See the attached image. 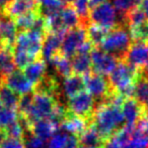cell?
<instances>
[{"instance_id": "obj_1", "label": "cell", "mask_w": 148, "mask_h": 148, "mask_svg": "<svg viewBox=\"0 0 148 148\" xmlns=\"http://www.w3.org/2000/svg\"><path fill=\"white\" fill-rule=\"evenodd\" d=\"M90 124L94 126L99 136L106 142L125 126L122 107L110 102L97 103Z\"/></svg>"}, {"instance_id": "obj_2", "label": "cell", "mask_w": 148, "mask_h": 148, "mask_svg": "<svg viewBox=\"0 0 148 148\" xmlns=\"http://www.w3.org/2000/svg\"><path fill=\"white\" fill-rule=\"evenodd\" d=\"M88 20L91 24L111 30L117 26H127L125 17H118V11L110 0H105L89 9Z\"/></svg>"}, {"instance_id": "obj_3", "label": "cell", "mask_w": 148, "mask_h": 148, "mask_svg": "<svg viewBox=\"0 0 148 148\" xmlns=\"http://www.w3.org/2000/svg\"><path fill=\"white\" fill-rule=\"evenodd\" d=\"M131 43L132 38L127 30V26H117L109 30L101 43V49L119 60H123Z\"/></svg>"}, {"instance_id": "obj_4", "label": "cell", "mask_w": 148, "mask_h": 148, "mask_svg": "<svg viewBox=\"0 0 148 148\" xmlns=\"http://www.w3.org/2000/svg\"><path fill=\"white\" fill-rule=\"evenodd\" d=\"M58 103H62V102H59L57 99L48 94L42 93V92H34L32 108L28 115L24 118L28 121L31 126L39 120L49 119L55 111Z\"/></svg>"}, {"instance_id": "obj_5", "label": "cell", "mask_w": 148, "mask_h": 148, "mask_svg": "<svg viewBox=\"0 0 148 148\" xmlns=\"http://www.w3.org/2000/svg\"><path fill=\"white\" fill-rule=\"evenodd\" d=\"M139 77V69L130 66L124 60H119L116 68L109 75L110 85L115 92H120L129 86L136 84Z\"/></svg>"}, {"instance_id": "obj_6", "label": "cell", "mask_w": 148, "mask_h": 148, "mask_svg": "<svg viewBox=\"0 0 148 148\" xmlns=\"http://www.w3.org/2000/svg\"><path fill=\"white\" fill-rule=\"evenodd\" d=\"M66 108L71 114L85 119L90 123L95 109V100L88 92L82 91L68 99Z\"/></svg>"}, {"instance_id": "obj_7", "label": "cell", "mask_w": 148, "mask_h": 148, "mask_svg": "<svg viewBox=\"0 0 148 148\" xmlns=\"http://www.w3.org/2000/svg\"><path fill=\"white\" fill-rule=\"evenodd\" d=\"M83 81L87 92L92 96L93 99L97 100L95 104L106 101L112 94L115 93L109 81L101 75L90 72L89 74L83 76Z\"/></svg>"}, {"instance_id": "obj_8", "label": "cell", "mask_w": 148, "mask_h": 148, "mask_svg": "<svg viewBox=\"0 0 148 148\" xmlns=\"http://www.w3.org/2000/svg\"><path fill=\"white\" fill-rule=\"evenodd\" d=\"M91 60V72L101 76H108L116 68L119 60L104 51L101 47H94L89 53Z\"/></svg>"}, {"instance_id": "obj_9", "label": "cell", "mask_w": 148, "mask_h": 148, "mask_svg": "<svg viewBox=\"0 0 148 148\" xmlns=\"http://www.w3.org/2000/svg\"><path fill=\"white\" fill-rule=\"evenodd\" d=\"M44 36L33 30L20 31L17 33L13 47L26 51L36 59L41 57Z\"/></svg>"}, {"instance_id": "obj_10", "label": "cell", "mask_w": 148, "mask_h": 148, "mask_svg": "<svg viewBox=\"0 0 148 148\" xmlns=\"http://www.w3.org/2000/svg\"><path fill=\"white\" fill-rule=\"evenodd\" d=\"M86 40V28L82 26L71 28L64 33L60 53L68 59H71L75 56L79 47Z\"/></svg>"}, {"instance_id": "obj_11", "label": "cell", "mask_w": 148, "mask_h": 148, "mask_svg": "<svg viewBox=\"0 0 148 148\" xmlns=\"http://www.w3.org/2000/svg\"><path fill=\"white\" fill-rule=\"evenodd\" d=\"M123 60L136 69H143L147 66L148 42H142V41L132 42Z\"/></svg>"}, {"instance_id": "obj_12", "label": "cell", "mask_w": 148, "mask_h": 148, "mask_svg": "<svg viewBox=\"0 0 148 148\" xmlns=\"http://www.w3.org/2000/svg\"><path fill=\"white\" fill-rule=\"evenodd\" d=\"M2 83L19 96L32 93L35 88L34 84L26 78L22 70H14L11 74L2 79Z\"/></svg>"}, {"instance_id": "obj_13", "label": "cell", "mask_w": 148, "mask_h": 148, "mask_svg": "<svg viewBox=\"0 0 148 148\" xmlns=\"http://www.w3.org/2000/svg\"><path fill=\"white\" fill-rule=\"evenodd\" d=\"M17 28L14 19L6 15L4 12H0V43L1 47L13 49L15 42Z\"/></svg>"}, {"instance_id": "obj_14", "label": "cell", "mask_w": 148, "mask_h": 148, "mask_svg": "<svg viewBox=\"0 0 148 148\" xmlns=\"http://www.w3.org/2000/svg\"><path fill=\"white\" fill-rule=\"evenodd\" d=\"M65 32H51L44 37L40 58L46 64H48L54 57L60 53V49Z\"/></svg>"}, {"instance_id": "obj_15", "label": "cell", "mask_w": 148, "mask_h": 148, "mask_svg": "<svg viewBox=\"0 0 148 148\" xmlns=\"http://www.w3.org/2000/svg\"><path fill=\"white\" fill-rule=\"evenodd\" d=\"M145 108L135 98H126L122 104V113L125 125L134 127L145 112Z\"/></svg>"}, {"instance_id": "obj_16", "label": "cell", "mask_w": 148, "mask_h": 148, "mask_svg": "<svg viewBox=\"0 0 148 148\" xmlns=\"http://www.w3.org/2000/svg\"><path fill=\"white\" fill-rule=\"evenodd\" d=\"M90 124L87 120L71 114L69 111L67 112V115L62 121L60 128L66 133H70V134L74 135V136L78 137L83 133V131L87 128V126Z\"/></svg>"}, {"instance_id": "obj_17", "label": "cell", "mask_w": 148, "mask_h": 148, "mask_svg": "<svg viewBox=\"0 0 148 148\" xmlns=\"http://www.w3.org/2000/svg\"><path fill=\"white\" fill-rule=\"evenodd\" d=\"M38 6L34 0H12L4 8L3 12L12 19H15L18 16L24 15L33 10H36Z\"/></svg>"}, {"instance_id": "obj_18", "label": "cell", "mask_w": 148, "mask_h": 148, "mask_svg": "<svg viewBox=\"0 0 148 148\" xmlns=\"http://www.w3.org/2000/svg\"><path fill=\"white\" fill-rule=\"evenodd\" d=\"M84 89V81L83 77L80 75L71 74L70 76L64 78L62 84V93L67 99L74 97Z\"/></svg>"}, {"instance_id": "obj_19", "label": "cell", "mask_w": 148, "mask_h": 148, "mask_svg": "<svg viewBox=\"0 0 148 148\" xmlns=\"http://www.w3.org/2000/svg\"><path fill=\"white\" fill-rule=\"evenodd\" d=\"M58 130H59V127L50 119L39 120L32 125V133L45 142L49 140L54 135V133H56Z\"/></svg>"}, {"instance_id": "obj_20", "label": "cell", "mask_w": 148, "mask_h": 148, "mask_svg": "<svg viewBox=\"0 0 148 148\" xmlns=\"http://www.w3.org/2000/svg\"><path fill=\"white\" fill-rule=\"evenodd\" d=\"M78 138L79 146L88 148H103L105 141L99 136V132L94 128L92 124H89L87 128L83 131V133Z\"/></svg>"}, {"instance_id": "obj_21", "label": "cell", "mask_w": 148, "mask_h": 148, "mask_svg": "<svg viewBox=\"0 0 148 148\" xmlns=\"http://www.w3.org/2000/svg\"><path fill=\"white\" fill-rule=\"evenodd\" d=\"M46 70H47V64L40 58L33 62H31L28 66L24 69V75L31 83L36 86L38 83L41 82V80L46 76Z\"/></svg>"}, {"instance_id": "obj_22", "label": "cell", "mask_w": 148, "mask_h": 148, "mask_svg": "<svg viewBox=\"0 0 148 148\" xmlns=\"http://www.w3.org/2000/svg\"><path fill=\"white\" fill-rule=\"evenodd\" d=\"M47 64L51 66L54 69V71H55L58 76L63 77V78H66V77L73 74L72 73L71 59H68V58L64 57L61 53L54 57Z\"/></svg>"}, {"instance_id": "obj_23", "label": "cell", "mask_w": 148, "mask_h": 148, "mask_svg": "<svg viewBox=\"0 0 148 148\" xmlns=\"http://www.w3.org/2000/svg\"><path fill=\"white\" fill-rule=\"evenodd\" d=\"M72 73L80 76H85L91 72V60L89 55L84 53H75L73 58H71Z\"/></svg>"}, {"instance_id": "obj_24", "label": "cell", "mask_w": 148, "mask_h": 148, "mask_svg": "<svg viewBox=\"0 0 148 148\" xmlns=\"http://www.w3.org/2000/svg\"><path fill=\"white\" fill-rule=\"evenodd\" d=\"M60 17L65 30L81 26L80 19L75 11L73 5H64L63 8L60 10Z\"/></svg>"}, {"instance_id": "obj_25", "label": "cell", "mask_w": 148, "mask_h": 148, "mask_svg": "<svg viewBox=\"0 0 148 148\" xmlns=\"http://www.w3.org/2000/svg\"><path fill=\"white\" fill-rule=\"evenodd\" d=\"M19 97V95L8 88L4 83L0 82V103L3 107L16 110Z\"/></svg>"}, {"instance_id": "obj_26", "label": "cell", "mask_w": 148, "mask_h": 148, "mask_svg": "<svg viewBox=\"0 0 148 148\" xmlns=\"http://www.w3.org/2000/svg\"><path fill=\"white\" fill-rule=\"evenodd\" d=\"M135 99L148 110V80L139 75L135 84Z\"/></svg>"}, {"instance_id": "obj_27", "label": "cell", "mask_w": 148, "mask_h": 148, "mask_svg": "<svg viewBox=\"0 0 148 148\" xmlns=\"http://www.w3.org/2000/svg\"><path fill=\"white\" fill-rule=\"evenodd\" d=\"M109 30L101 26L95 25V24L89 23L86 27V36L87 40L93 45V47H99L103 42L104 38L106 37Z\"/></svg>"}, {"instance_id": "obj_28", "label": "cell", "mask_w": 148, "mask_h": 148, "mask_svg": "<svg viewBox=\"0 0 148 148\" xmlns=\"http://www.w3.org/2000/svg\"><path fill=\"white\" fill-rule=\"evenodd\" d=\"M38 16H39V12H38V8H37L36 10H33V11L28 12V13L24 14V15H20L18 17H16L14 19V22H15L17 31L20 32V31L30 30Z\"/></svg>"}, {"instance_id": "obj_29", "label": "cell", "mask_w": 148, "mask_h": 148, "mask_svg": "<svg viewBox=\"0 0 148 148\" xmlns=\"http://www.w3.org/2000/svg\"><path fill=\"white\" fill-rule=\"evenodd\" d=\"M89 2H90V0H74L73 4H72L79 19H80L81 26L84 28H86L89 24Z\"/></svg>"}, {"instance_id": "obj_30", "label": "cell", "mask_w": 148, "mask_h": 148, "mask_svg": "<svg viewBox=\"0 0 148 148\" xmlns=\"http://www.w3.org/2000/svg\"><path fill=\"white\" fill-rule=\"evenodd\" d=\"M12 57H13L15 66H17L19 70H24L31 62L38 60L33 57V56H31L30 53H28L26 51H22L19 49H15V47L12 49Z\"/></svg>"}, {"instance_id": "obj_31", "label": "cell", "mask_w": 148, "mask_h": 148, "mask_svg": "<svg viewBox=\"0 0 148 148\" xmlns=\"http://www.w3.org/2000/svg\"><path fill=\"white\" fill-rule=\"evenodd\" d=\"M146 15H145V13L142 11V9L139 6L133 8L128 13L125 14V21H126L127 26H129V27L141 24L142 22L146 21Z\"/></svg>"}, {"instance_id": "obj_32", "label": "cell", "mask_w": 148, "mask_h": 148, "mask_svg": "<svg viewBox=\"0 0 148 148\" xmlns=\"http://www.w3.org/2000/svg\"><path fill=\"white\" fill-rule=\"evenodd\" d=\"M130 36L135 41L148 42V19L141 24L130 26Z\"/></svg>"}, {"instance_id": "obj_33", "label": "cell", "mask_w": 148, "mask_h": 148, "mask_svg": "<svg viewBox=\"0 0 148 148\" xmlns=\"http://www.w3.org/2000/svg\"><path fill=\"white\" fill-rule=\"evenodd\" d=\"M131 141L136 148H148V133L134 126L131 131Z\"/></svg>"}, {"instance_id": "obj_34", "label": "cell", "mask_w": 148, "mask_h": 148, "mask_svg": "<svg viewBox=\"0 0 148 148\" xmlns=\"http://www.w3.org/2000/svg\"><path fill=\"white\" fill-rule=\"evenodd\" d=\"M141 0H114V7L120 13L121 16H124L133 8L137 7L140 4Z\"/></svg>"}, {"instance_id": "obj_35", "label": "cell", "mask_w": 148, "mask_h": 148, "mask_svg": "<svg viewBox=\"0 0 148 148\" xmlns=\"http://www.w3.org/2000/svg\"><path fill=\"white\" fill-rule=\"evenodd\" d=\"M17 111L15 109L2 107L0 109V128H5L17 119Z\"/></svg>"}, {"instance_id": "obj_36", "label": "cell", "mask_w": 148, "mask_h": 148, "mask_svg": "<svg viewBox=\"0 0 148 148\" xmlns=\"http://www.w3.org/2000/svg\"><path fill=\"white\" fill-rule=\"evenodd\" d=\"M4 130H5L7 137H11V138H16V139H22V140H24V130L17 119H16L14 122H12L11 124L8 125L7 127H5Z\"/></svg>"}, {"instance_id": "obj_37", "label": "cell", "mask_w": 148, "mask_h": 148, "mask_svg": "<svg viewBox=\"0 0 148 148\" xmlns=\"http://www.w3.org/2000/svg\"><path fill=\"white\" fill-rule=\"evenodd\" d=\"M68 133L66 132H59L53 135L51 140L48 143L47 148H62L66 141Z\"/></svg>"}, {"instance_id": "obj_38", "label": "cell", "mask_w": 148, "mask_h": 148, "mask_svg": "<svg viewBox=\"0 0 148 148\" xmlns=\"http://www.w3.org/2000/svg\"><path fill=\"white\" fill-rule=\"evenodd\" d=\"M0 148H26V144L22 139L6 137L5 140L0 145Z\"/></svg>"}, {"instance_id": "obj_39", "label": "cell", "mask_w": 148, "mask_h": 148, "mask_svg": "<svg viewBox=\"0 0 148 148\" xmlns=\"http://www.w3.org/2000/svg\"><path fill=\"white\" fill-rule=\"evenodd\" d=\"M78 147H79L78 138L72 134H68L65 143H64L62 148H78Z\"/></svg>"}, {"instance_id": "obj_40", "label": "cell", "mask_w": 148, "mask_h": 148, "mask_svg": "<svg viewBox=\"0 0 148 148\" xmlns=\"http://www.w3.org/2000/svg\"><path fill=\"white\" fill-rule=\"evenodd\" d=\"M135 126L148 133V110H145L144 114H143L142 117L140 118V120L137 122V124Z\"/></svg>"}, {"instance_id": "obj_41", "label": "cell", "mask_w": 148, "mask_h": 148, "mask_svg": "<svg viewBox=\"0 0 148 148\" xmlns=\"http://www.w3.org/2000/svg\"><path fill=\"white\" fill-rule=\"evenodd\" d=\"M103 148H121V146H120V144L117 142L114 137H111L109 140H107L104 143Z\"/></svg>"}, {"instance_id": "obj_42", "label": "cell", "mask_w": 148, "mask_h": 148, "mask_svg": "<svg viewBox=\"0 0 148 148\" xmlns=\"http://www.w3.org/2000/svg\"><path fill=\"white\" fill-rule=\"evenodd\" d=\"M139 7L142 9V11L145 13L147 19H148V0H141L140 4H139Z\"/></svg>"}, {"instance_id": "obj_43", "label": "cell", "mask_w": 148, "mask_h": 148, "mask_svg": "<svg viewBox=\"0 0 148 148\" xmlns=\"http://www.w3.org/2000/svg\"><path fill=\"white\" fill-rule=\"evenodd\" d=\"M12 0H0V12H3L4 8L11 2Z\"/></svg>"}, {"instance_id": "obj_44", "label": "cell", "mask_w": 148, "mask_h": 148, "mask_svg": "<svg viewBox=\"0 0 148 148\" xmlns=\"http://www.w3.org/2000/svg\"><path fill=\"white\" fill-rule=\"evenodd\" d=\"M6 137H7V135H6L5 130H4L3 128H0V145H1V143L5 140Z\"/></svg>"}, {"instance_id": "obj_45", "label": "cell", "mask_w": 148, "mask_h": 148, "mask_svg": "<svg viewBox=\"0 0 148 148\" xmlns=\"http://www.w3.org/2000/svg\"><path fill=\"white\" fill-rule=\"evenodd\" d=\"M105 1V0H90V2H89V9L90 8H92L93 6L97 5L99 3H101V2Z\"/></svg>"}, {"instance_id": "obj_46", "label": "cell", "mask_w": 148, "mask_h": 148, "mask_svg": "<svg viewBox=\"0 0 148 148\" xmlns=\"http://www.w3.org/2000/svg\"><path fill=\"white\" fill-rule=\"evenodd\" d=\"M64 5H72L74 2V0H60Z\"/></svg>"}, {"instance_id": "obj_47", "label": "cell", "mask_w": 148, "mask_h": 148, "mask_svg": "<svg viewBox=\"0 0 148 148\" xmlns=\"http://www.w3.org/2000/svg\"><path fill=\"white\" fill-rule=\"evenodd\" d=\"M78 148H88V147H83V146H79Z\"/></svg>"}, {"instance_id": "obj_48", "label": "cell", "mask_w": 148, "mask_h": 148, "mask_svg": "<svg viewBox=\"0 0 148 148\" xmlns=\"http://www.w3.org/2000/svg\"><path fill=\"white\" fill-rule=\"evenodd\" d=\"M2 107H3V106H2V104H1V103H0V109H1V108H2Z\"/></svg>"}, {"instance_id": "obj_49", "label": "cell", "mask_w": 148, "mask_h": 148, "mask_svg": "<svg viewBox=\"0 0 148 148\" xmlns=\"http://www.w3.org/2000/svg\"><path fill=\"white\" fill-rule=\"evenodd\" d=\"M0 47H1V43H0Z\"/></svg>"}]
</instances>
